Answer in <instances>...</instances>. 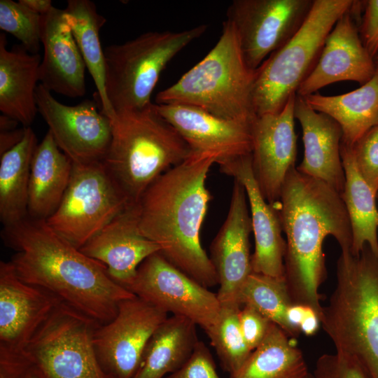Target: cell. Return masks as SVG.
<instances>
[{
  "label": "cell",
  "mask_w": 378,
  "mask_h": 378,
  "mask_svg": "<svg viewBox=\"0 0 378 378\" xmlns=\"http://www.w3.org/2000/svg\"><path fill=\"white\" fill-rule=\"evenodd\" d=\"M374 59L375 64L377 67L378 68V53L377 54Z\"/></svg>",
  "instance_id": "46"
},
{
  "label": "cell",
  "mask_w": 378,
  "mask_h": 378,
  "mask_svg": "<svg viewBox=\"0 0 378 378\" xmlns=\"http://www.w3.org/2000/svg\"><path fill=\"white\" fill-rule=\"evenodd\" d=\"M36 103L56 144L74 164L103 161L111 139V122L93 101L67 106L40 83Z\"/></svg>",
  "instance_id": "14"
},
{
  "label": "cell",
  "mask_w": 378,
  "mask_h": 378,
  "mask_svg": "<svg viewBox=\"0 0 378 378\" xmlns=\"http://www.w3.org/2000/svg\"><path fill=\"white\" fill-rule=\"evenodd\" d=\"M358 171L372 192L378 191V125L367 132L354 146Z\"/></svg>",
  "instance_id": "35"
},
{
  "label": "cell",
  "mask_w": 378,
  "mask_h": 378,
  "mask_svg": "<svg viewBox=\"0 0 378 378\" xmlns=\"http://www.w3.org/2000/svg\"><path fill=\"white\" fill-rule=\"evenodd\" d=\"M20 122L14 118L1 114L0 115V132L10 131L17 129L16 127Z\"/></svg>",
  "instance_id": "45"
},
{
  "label": "cell",
  "mask_w": 378,
  "mask_h": 378,
  "mask_svg": "<svg viewBox=\"0 0 378 378\" xmlns=\"http://www.w3.org/2000/svg\"><path fill=\"white\" fill-rule=\"evenodd\" d=\"M376 69L374 59L365 48L348 10L330 31L316 64L296 94L304 97L340 81H354L362 85L372 78Z\"/></svg>",
  "instance_id": "19"
},
{
  "label": "cell",
  "mask_w": 378,
  "mask_h": 378,
  "mask_svg": "<svg viewBox=\"0 0 378 378\" xmlns=\"http://www.w3.org/2000/svg\"><path fill=\"white\" fill-rule=\"evenodd\" d=\"M359 34L370 55L378 53V0L365 1Z\"/></svg>",
  "instance_id": "39"
},
{
  "label": "cell",
  "mask_w": 378,
  "mask_h": 378,
  "mask_svg": "<svg viewBox=\"0 0 378 378\" xmlns=\"http://www.w3.org/2000/svg\"><path fill=\"white\" fill-rule=\"evenodd\" d=\"M248 202L244 186L234 179L227 217L210 246L221 307L241 308L240 290L252 272L249 245L252 225Z\"/></svg>",
  "instance_id": "17"
},
{
  "label": "cell",
  "mask_w": 378,
  "mask_h": 378,
  "mask_svg": "<svg viewBox=\"0 0 378 378\" xmlns=\"http://www.w3.org/2000/svg\"><path fill=\"white\" fill-rule=\"evenodd\" d=\"M99 325L59 302L34 335L26 357L45 378H114L104 370L94 349Z\"/></svg>",
  "instance_id": "9"
},
{
  "label": "cell",
  "mask_w": 378,
  "mask_h": 378,
  "mask_svg": "<svg viewBox=\"0 0 378 378\" xmlns=\"http://www.w3.org/2000/svg\"><path fill=\"white\" fill-rule=\"evenodd\" d=\"M295 98L293 94L278 113L256 116L251 125L253 172L264 198L274 206L286 175L295 167Z\"/></svg>",
  "instance_id": "16"
},
{
  "label": "cell",
  "mask_w": 378,
  "mask_h": 378,
  "mask_svg": "<svg viewBox=\"0 0 378 378\" xmlns=\"http://www.w3.org/2000/svg\"><path fill=\"white\" fill-rule=\"evenodd\" d=\"M159 114L192 153L212 155L219 165L252 152L251 125L227 120L185 104H157Z\"/></svg>",
  "instance_id": "18"
},
{
  "label": "cell",
  "mask_w": 378,
  "mask_h": 378,
  "mask_svg": "<svg viewBox=\"0 0 378 378\" xmlns=\"http://www.w3.org/2000/svg\"><path fill=\"white\" fill-rule=\"evenodd\" d=\"M241 308L221 307L217 321L205 330L223 368L233 376L251 354L240 330Z\"/></svg>",
  "instance_id": "33"
},
{
  "label": "cell",
  "mask_w": 378,
  "mask_h": 378,
  "mask_svg": "<svg viewBox=\"0 0 378 378\" xmlns=\"http://www.w3.org/2000/svg\"><path fill=\"white\" fill-rule=\"evenodd\" d=\"M200 24L183 31H148L104 49L105 89L115 113L144 108L162 71L183 49L206 31Z\"/></svg>",
  "instance_id": "8"
},
{
  "label": "cell",
  "mask_w": 378,
  "mask_h": 378,
  "mask_svg": "<svg viewBox=\"0 0 378 378\" xmlns=\"http://www.w3.org/2000/svg\"><path fill=\"white\" fill-rule=\"evenodd\" d=\"M313 375L315 378H369L354 359L337 352L319 356Z\"/></svg>",
  "instance_id": "36"
},
{
  "label": "cell",
  "mask_w": 378,
  "mask_h": 378,
  "mask_svg": "<svg viewBox=\"0 0 378 378\" xmlns=\"http://www.w3.org/2000/svg\"><path fill=\"white\" fill-rule=\"evenodd\" d=\"M376 197H377V199H378V191L377 192Z\"/></svg>",
  "instance_id": "48"
},
{
  "label": "cell",
  "mask_w": 378,
  "mask_h": 378,
  "mask_svg": "<svg viewBox=\"0 0 378 378\" xmlns=\"http://www.w3.org/2000/svg\"><path fill=\"white\" fill-rule=\"evenodd\" d=\"M255 70L246 64L233 25L227 20L213 48L175 83L159 92L157 104H185L218 118L251 125Z\"/></svg>",
  "instance_id": "6"
},
{
  "label": "cell",
  "mask_w": 378,
  "mask_h": 378,
  "mask_svg": "<svg viewBox=\"0 0 378 378\" xmlns=\"http://www.w3.org/2000/svg\"><path fill=\"white\" fill-rule=\"evenodd\" d=\"M345 184L341 193L351 229V253L358 255L367 244L378 258V209L376 195L359 174L353 146L342 141Z\"/></svg>",
  "instance_id": "28"
},
{
  "label": "cell",
  "mask_w": 378,
  "mask_h": 378,
  "mask_svg": "<svg viewBox=\"0 0 378 378\" xmlns=\"http://www.w3.org/2000/svg\"><path fill=\"white\" fill-rule=\"evenodd\" d=\"M64 12L85 66L96 85L101 111L112 120L115 113L106 94L104 53L99 38L100 29L106 19L89 0H69Z\"/></svg>",
  "instance_id": "31"
},
{
  "label": "cell",
  "mask_w": 378,
  "mask_h": 378,
  "mask_svg": "<svg viewBox=\"0 0 378 378\" xmlns=\"http://www.w3.org/2000/svg\"><path fill=\"white\" fill-rule=\"evenodd\" d=\"M26 127L0 132V156L18 145L23 139Z\"/></svg>",
  "instance_id": "41"
},
{
  "label": "cell",
  "mask_w": 378,
  "mask_h": 378,
  "mask_svg": "<svg viewBox=\"0 0 378 378\" xmlns=\"http://www.w3.org/2000/svg\"><path fill=\"white\" fill-rule=\"evenodd\" d=\"M320 326L321 321L318 314L312 308L307 307L304 316L300 327V332L311 336L316 332Z\"/></svg>",
  "instance_id": "43"
},
{
  "label": "cell",
  "mask_w": 378,
  "mask_h": 378,
  "mask_svg": "<svg viewBox=\"0 0 378 378\" xmlns=\"http://www.w3.org/2000/svg\"><path fill=\"white\" fill-rule=\"evenodd\" d=\"M310 374L302 351L271 322L262 342L230 378H308Z\"/></svg>",
  "instance_id": "30"
},
{
  "label": "cell",
  "mask_w": 378,
  "mask_h": 378,
  "mask_svg": "<svg viewBox=\"0 0 378 378\" xmlns=\"http://www.w3.org/2000/svg\"><path fill=\"white\" fill-rule=\"evenodd\" d=\"M19 2L41 15L46 14L54 7L50 0H19Z\"/></svg>",
  "instance_id": "44"
},
{
  "label": "cell",
  "mask_w": 378,
  "mask_h": 378,
  "mask_svg": "<svg viewBox=\"0 0 378 378\" xmlns=\"http://www.w3.org/2000/svg\"><path fill=\"white\" fill-rule=\"evenodd\" d=\"M197 325L181 316H168L148 340L132 378H164L190 358L199 340Z\"/></svg>",
  "instance_id": "27"
},
{
  "label": "cell",
  "mask_w": 378,
  "mask_h": 378,
  "mask_svg": "<svg viewBox=\"0 0 378 378\" xmlns=\"http://www.w3.org/2000/svg\"><path fill=\"white\" fill-rule=\"evenodd\" d=\"M111 122V139L102 162L130 204L137 203L157 178L192 154L155 104L117 113Z\"/></svg>",
  "instance_id": "5"
},
{
  "label": "cell",
  "mask_w": 378,
  "mask_h": 378,
  "mask_svg": "<svg viewBox=\"0 0 378 378\" xmlns=\"http://www.w3.org/2000/svg\"><path fill=\"white\" fill-rule=\"evenodd\" d=\"M164 378H220L209 349L199 341L188 360Z\"/></svg>",
  "instance_id": "37"
},
{
  "label": "cell",
  "mask_w": 378,
  "mask_h": 378,
  "mask_svg": "<svg viewBox=\"0 0 378 378\" xmlns=\"http://www.w3.org/2000/svg\"><path fill=\"white\" fill-rule=\"evenodd\" d=\"M303 98L314 110L335 120L342 141L353 146L378 125V68L369 81L353 91L334 96L316 92Z\"/></svg>",
  "instance_id": "26"
},
{
  "label": "cell",
  "mask_w": 378,
  "mask_h": 378,
  "mask_svg": "<svg viewBox=\"0 0 378 378\" xmlns=\"http://www.w3.org/2000/svg\"><path fill=\"white\" fill-rule=\"evenodd\" d=\"M130 204L102 161L73 163L67 189L46 223L80 249Z\"/></svg>",
  "instance_id": "10"
},
{
  "label": "cell",
  "mask_w": 378,
  "mask_h": 378,
  "mask_svg": "<svg viewBox=\"0 0 378 378\" xmlns=\"http://www.w3.org/2000/svg\"><path fill=\"white\" fill-rule=\"evenodd\" d=\"M72 169L73 162L48 130L31 160L28 217L46 220L56 211L69 186Z\"/></svg>",
  "instance_id": "25"
},
{
  "label": "cell",
  "mask_w": 378,
  "mask_h": 378,
  "mask_svg": "<svg viewBox=\"0 0 378 378\" xmlns=\"http://www.w3.org/2000/svg\"><path fill=\"white\" fill-rule=\"evenodd\" d=\"M166 313L186 317L205 331L218 319L216 293L169 262L159 252L147 258L125 287Z\"/></svg>",
  "instance_id": "12"
},
{
  "label": "cell",
  "mask_w": 378,
  "mask_h": 378,
  "mask_svg": "<svg viewBox=\"0 0 378 378\" xmlns=\"http://www.w3.org/2000/svg\"><path fill=\"white\" fill-rule=\"evenodd\" d=\"M43 56L41 84L50 92L71 98L85 94V64L66 20L64 9L53 7L41 18Z\"/></svg>",
  "instance_id": "22"
},
{
  "label": "cell",
  "mask_w": 378,
  "mask_h": 378,
  "mask_svg": "<svg viewBox=\"0 0 378 378\" xmlns=\"http://www.w3.org/2000/svg\"><path fill=\"white\" fill-rule=\"evenodd\" d=\"M80 250L104 264L111 278L125 288L140 265L160 252V247L141 233L136 203L130 204Z\"/></svg>",
  "instance_id": "21"
},
{
  "label": "cell",
  "mask_w": 378,
  "mask_h": 378,
  "mask_svg": "<svg viewBox=\"0 0 378 378\" xmlns=\"http://www.w3.org/2000/svg\"><path fill=\"white\" fill-rule=\"evenodd\" d=\"M0 378H45L40 370L29 360L0 366Z\"/></svg>",
  "instance_id": "40"
},
{
  "label": "cell",
  "mask_w": 378,
  "mask_h": 378,
  "mask_svg": "<svg viewBox=\"0 0 378 378\" xmlns=\"http://www.w3.org/2000/svg\"><path fill=\"white\" fill-rule=\"evenodd\" d=\"M7 40L0 34V111L30 127L38 112L36 90L41 62L38 54L29 52L22 45L6 48Z\"/></svg>",
  "instance_id": "24"
},
{
  "label": "cell",
  "mask_w": 378,
  "mask_h": 378,
  "mask_svg": "<svg viewBox=\"0 0 378 378\" xmlns=\"http://www.w3.org/2000/svg\"><path fill=\"white\" fill-rule=\"evenodd\" d=\"M277 208L286 235L285 279L293 304L323 306L319 288L326 278L323 244L333 237L341 251H350L352 235L341 193L296 167L286 175Z\"/></svg>",
  "instance_id": "3"
},
{
  "label": "cell",
  "mask_w": 378,
  "mask_h": 378,
  "mask_svg": "<svg viewBox=\"0 0 378 378\" xmlns=\"http://www.w3.org/2000/svg\"><path fill=\"white\" fill-rule=\"evenodd\" d=\"M336 276L321 326L335 352L354 359L369 378H378V258L367 244L358 255L341 251Z\"/></svg>",
  "instance_id": "4"
},
{
  "label": "cell",
  "mask_w": 378,
  "mask_h": 378,
  "mask_svg": "<svg viewBox=\"0 0 378 378\" xmlns=\"http://www.w3.org/2000/svg\"><path fill=\"white\" fill-rule=\"evenodd\" d=\"M239 303L253 307L294 337L286 320V311L293 303L285 278L251 272L241 287Z\"/></svg>",
  "instance_id": "32"
},
{
  "label": "cell",
  "mask_w": 378,
  "mask_h": 378,
  "mask_svg": "<svg viewBox=\"0 0 378 378\" xmlns=\"http://www.w3.org/2000/svg\"><path fill=\"white\" fill-rule=\"evenodd\" d=\"M307 306L292 304L286 311V320L293 331L294 337H297L300 332V325L305 314Z\"/></svg>",
  "instance_id": "42"
},
{
  "label": "cell",
  "mask_w": 378,
  "mask_h": 378,
  "mask_svg": "<svg viewBox=\"0 0 378 378\" xmlns=\"http://www.w3.org/2000/svg\"><path fill=\"white\" fill-rule=\"evenodd\" d=\"M294 116L301 126L304 144V157L297 169L342 193L345 174L341 158L340 126L328 115L314 110L297 94Z\"/></svg>",
  "instance_id": "23"
},
{
  "label": "cell",
  "mask_w": 378,
  "mask_h": 378,
  "mask_svg": "<svg viewBox=\"0 0 378 378\" xmlns=\"http://www.w3.org/2000/svg\"><path fill=\"white\" fill-rule=\"evenodd\" d=\"M314 0H234L227 20L234 27L247 66L257 69L297 33Z\"/></svg>",
  "instance_id": "11"
},
{
  "label": "cell",
  "mask_w": 378,
  "mask_h": 378,
  "mask_svg": "<svg viewBox=\"0 0 378 378\" xmlns=\"http://www.w3.org/2000/svg\"><path fill=\"white\" fill-rule=\"evenodd\" d=\"M214 163L211 155L192 153L157 178L137 202L141 233L169 262L207 288L218 285L200 237L211 200L206 180Z\"/></svg>",
  "instance_id": "2"
},
{
  "label": "cell",
  "mask_w": 378,
  "mask_h": 378,
  "mask_svg": "<svg viewBox=\"0 0 378 378\" xmlns=\"http://www.w3.org/2000/svg\"><path fill=\"white\" fill-rule=\"evenodd\" d=\"M220 169L238 181L247 195L255 241L252 272L285 278L286 240L279 211L262 195L253 172L251 153L223 163Z\"/></svg>",
  "instance_id": "20"
},
{
  "label": "cell",
  "mask_w": 378,
  "mask_h": 378,
  "mask_svg": "<svg viewBox=\"0 0 378 378\" xmlns=\"http://www.w3.org/2000/svg\"><path fill=\"white\" fill-rule=\"evenodd\" d=\"M59 303L44 290L19 278L10 262H0V365L27 359L25 351Z\"/></svg>",
  "instance_id": "15"
},
{
  "label": "cell",
  "mask_w": 378,
  "mask_h": 378,
  "mask_svg": "<svg viewBox=\"0 0 378 378\" xmlns=\"http://www.w3.org/2000/svg\"><path fill=\"white\" fill-rule=\"evenodd\" d=\"M308 378H315L312 373L310 374Z\"/></svg>",
  "instance_id": "47"
},
{
  "label": "cell",
  "mask_w": 378,
  "mask_h": 378,
  "mask_svg": "<svg viewBox=\"0 0 378 378\" xmlns=\"http://www.w3.org/2000/svg\"><path fill=\"white\" fill-rule=\"evenodd\" d=\"M241 332L253 351L265 338L271 321L251 307L242 306L238 313Z\"/></svg>",
  "instance_id": "38"
},
{
  "label": "cell",
  "mask_w": 378,
  "mask_h": 378,
  "mask_svg": "<svg viewBox=\"0 0 378 378\" xmlns=\"http://www.w3.org/2000/svg\"><path fill=\"white\" fill-rule=\"evenodd\" d=\"M167 317V313L137 296L121 301L114 318L94 332L104 370L114 378H132L148 340Z\"/></svg>",
  "instance_id": "13"
},
{
  "label": "cell",
  "mask_w": 378,
  "mask_h": 378,
  "mask_svg": "<svg viewBox=\"0 0 378 378\" xmlns=\"http://www.w3.org/2000/svg\"><path fill=\"white\" fill-rule=\"evenodd\" d=\"M15 251L10 262L19 278L66 304L105 324L119 303L136 296L114 281L106 266L85 255L45 220L27 217L1 232Z\"/></svg>",
  "instance_id": "1"
},
{
  "label": "cell",
  "mask_w": 378,
  "mask_h": 378,
  "mask_svg": "<svg viewBox=\"0 0 378 378\" xmlns=\"http://www.w3.org/2000/svg\"><path fill=\"white\" fill-rule=\"evenodd\" d=\"M41 15L20 2L0 1V28L17 38L30 53L38 54L41 41Z\"/></svg>",
  "instance_id": "34"
},
{
  "label": "cell",
  "mask_w": 378,
  "mask_h": 378,
  "mask_svg": "<svg viewBox=\"0 0 378 378\" xmlns=\"http://www.w3.org/2000/svg\"><path fill=\"white\" fill-rule=\"evenodd\" d=\"M352 0H314L297 33L255 70L252 100L256 116L282 110L316 64L325 41Z\"/></svg>",
  "instance_id": "7"
},
{
  "label": "cell",
  "mask_w": 378,
  "mask_h": 378,
  "mask_svg": "<svg viewBox=\"0 0 378 378\" xmlns=\"http://www.w3.org/2000/svg\"><path fill=\"white\" fill-rule=\"evenodd\" d=\"M38 144L34 132L28 127L22 140L0 156V220L4 227L28 217L31 163Z\"/></svg>",
  "instance_id": "29"
}]
</instances>
